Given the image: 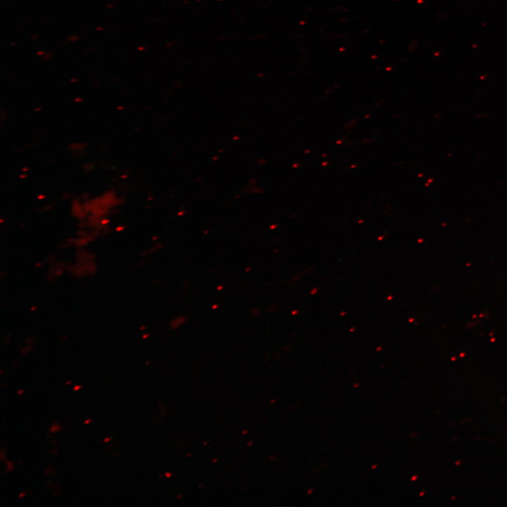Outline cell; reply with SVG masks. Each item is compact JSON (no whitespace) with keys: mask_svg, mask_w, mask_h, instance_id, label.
I'll list each match as a JSON object with an SVG mask.
<instances>
[{"mask_svg":"<svg viewBox=\"0 0 507 507\" xmlns=\"http://www.w3.org/2000/svg\"><path fill=\"white\" fill-rule=\"evenodd\" d=\"M58 428H59V427H58L57 425H56V426H54V427H52V428H51V432L57 431V430H59Z\"/></svg>","mask_w":507,"mask_h":507,"instance_id":"1","label":"cell"},{"mask_svg":"<svg viewBox=\"0 0 507 507\" xmlns=\"http://www.w3.org/2000/svg\"><path fill=\"white\" fill-rule=\"evenodd\" d=\"M80 387H81L80 386H75V387H74V389H75V390H78Z\"/></svg>","mask_w":507,"mask_h":507,"instance_id":"2","label":"cell"},{"mask_svg":"<svg viewBox=\"0 0 507 507\" xmlns=\"http://www.w3.org/2000/svg\"><path fill=\"white\" fill-rule=\"evenodd\" d=\"M89 422H90V420H86L84 423H88Z\"/></svg>","mask_w":507,"mask_h":507,"instance_id":"3","label":"cell"}]
</instances>
